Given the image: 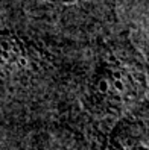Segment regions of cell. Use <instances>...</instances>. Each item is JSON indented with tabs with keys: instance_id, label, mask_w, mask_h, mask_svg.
<instances>
[{
	"instance_id": "1",
	"label": "cell",
	"mask_w": 149,
	"mask_h": 150,
	"mask_svg": "<svg viewBox=\"0 0 149 150\" xmlns=\"http://www.w3.org/2000/svg\"><path fill=\"white\" fill-rule=\"evenodd\" d=\"M29 59L28 44L12 33H0V77L14 73Z\"/></svg>"
},
{
	"instance_id": "2",
	"label": "cell",
	"mask_w": 149,
	"mask_h": 150,
	"mask_svg": "<svg viewBox=\"0 0 149 150\" xmlns=\"http://www.w3.org/2000/svg\"><path fill=\"white\" fill-rule=\"evenodd\" d=\"M47 2H52V3H73L76 0H47Z\"/></svg>"
}]
</instances>
